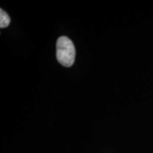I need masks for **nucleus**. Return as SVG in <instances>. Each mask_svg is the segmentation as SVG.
Instances as JSON below:
<instances>
[{"instance_id": "nucleus-1", "label": "nucleus", "mask_w": 153, "mask_h": 153, "mask_svg": "<svg viewBox=\"0 0 153 153\" xmlns=\"http://www.w3.org/2000/svg\"><path fill=\"white\" fill-rule=\"evenodd\" d=\"M75 48L73 43L67 36H61L56 43L57 60L62 66L71 67L75 60Z\"/></svg>"}, {"instance_id": "nucleus-2", "label": "nucleus", "mask_w": 153, "mask_h": 153, "mask_svg": "<svg viewBox=\"0 0 153 153\" xmlns=\"http://www.w3.org/2000/svg\"><path fill=\"white\" fill-rule=\"evenodd\" d=\"M10 24V18L9 14L4 11L2 9H0V27L1 28H6Z\"/></svg>"}]
</instances>
